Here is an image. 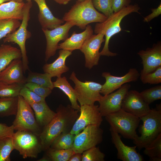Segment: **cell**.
Listing matches in <instances>:
<instances>
[{
  "label": "cell",
  "instance_id": "f35d334b",
  "mask_svg": "<svg viewBox=\"0 0 161 161\" xmlns=\"http://www.w3.org/2000/svg\"><path fill=\"white\" fill-rule=\"evenodd\" d=\"M19 95L29 104L40 102L45 100V99L38 96L24 86L20 90Z\"/></svg>",
  "mask_w": 161,
  "mask_h": 161
},
{
  "label": "cell",
  "instance_id": "e575fe53",
  "mask_svg": "<svg viewBox=\"0 0 161 161\" xmlns=\"http://www.w3.org/2000/svg\"><path fill=\"white\" fill-rule=\"evenodd\" d=\"M145 102L148 105L161 99V85L145 89L140 92Z\"/></svg>",
  "mask_w": 161,
  "mask_h": 161
},
{
  "label": "cell",
  "instance_id": "30bf717a",
  "mask_svg": "<svg viewBox=\"0 0 161 161\" xmlns=\"http://www.w3.org/2000/svg\"><path fill=\"white\" fill-rule=\"evenodd\" d=\"M103 131L100 126L91 124L87 126L75 135L72 149L75 153H82L100 144L103 141Z\"/></svg>",
  "mask_w": 161,
  "mask_h": 161
},
{
  "label": "cell",
  "instance_id": "e0dca14e",
  "mask_svg": "<svg viewBox=\"0 0 161 161\" xmlns=\"http://www.w3.org/2000/svg\"><path fill=\"white\" fill-rule=\"evenodd\" d=\"M142 60L143 68L140 76L154 71L161 66V42L159 41L151 48L141 50L137 53Z\"/></svg>",
  "mask_w": 161,
  "mask_h": 161
},
{
  "label": "cell",
  "instance_id": "681fc988",
  "mask_svg": "<svg viewBox=\"0 0 161 161\" xmlns=\"http://www.w3.org/2000/svg\"><path fill=\"white\" fill-rule=\"evenodd\" d=\"M24 0H12V1H14L16 2H23V1ZM29 0H27V1H28Z\"/></svg>",
  "mask_w": 161,
  "mask_h": 161
},
{
  "label": "cell",
  "instance_id": "ee69618b",
  "mask_svg": "<svg viewBox=\"0 0 161 161\" xmlns=\"http://www.w3.org/2000/svg\"><path fill=\"white\" fill-rule=\"evenodd\" d=\"M82 156L81 153H75L70 157L68 161H81Z\"/></svg>",
  "mask_w": 161,
  "mask_h": 161
},
{
  "label": "cell",
  "instance_id": "277c9868",
  "mask_svg": "<svg viewBox=\"0 0 161 161\" xmlns=\"http://www.w3.org/2000/svg\"><path fill=\"white\" fill-rule=\"evenodd\" d=\"M143 122L140 126V134L133 140V143L140 151L144 148L161 133V105L151 109L149 112L140 118Z\"/></svg>",
  "mask_w": 161,
  "mask_h": 161
},
{
  "label": "cell",
  "instance_id": "836d02e7",
  "mask_svg": "<svg viewBox=\"0 0 161 161\" xmlns=\"http://www.w3.org/2000/svg\"><path fill=\"white\" fill-rule=\"evenodd\" d=\"M144 148V154L150 158L161 157V133Z\"/></svg>",
  "mask_w": 161,
  "mask_h": 161
},
{
  "label": "cell",
  "instance_id": "ba28073f",
  "mask_svg": "<svg viewBox=\"0 0 161 161\" xmlns=\"http://www.w3.org/2000/svg\"><path fill=\"white\" fill-rule=\"evenodd\" d=\"M13 138L15 149L23 158H36L42 151L39 136L30 131H17Z\"/></svg>",
  "mask_w": 161,
  "mask_h": 161
},
{
  "label": "cell",
  "instance_id": "d590c367",
  "mask_svg": "<svg viewBox=\"0 0 161 161\" xmlns=\"http://www.w3.org/2000/svg\"><path fill=\"white\" fill-rule=\"evenodd\" d=\"M81 161H104L105 154L96 146L89 148L82 153Z\"/></svg>",
  "mask_w": 161,
  "mask_h": 161
},
{
  "label": "cell",
  "instance_id": "2e32d148",
  "mask_svg": "<svg viewBox=\"0 0 161 161\" xmlns=\"http://www.w3.org/2000/svg\"><path fill=\"white\" fill-rule=\"evenodd\" d=\"M101 76L105 79L106 82L102 85L100 93L105 95L114 92L126 83L137 81L140 73L136 69L131 68L123 76H114L108 72H103Z\"/></svg>",
  "mask_w": 161,
  "mask_h": 161
},
{
  "label": "cell",
  "instance_id": "6da1fadb",
  "mask_svg": "<svg viewBox=\"0 0 161 161\" xmlns=\"http://www.w3.org/2000/svg\"><path fill=\"white\" fill-rule=\"evenodd\" d=\"M79 111L71 105L61 104L56 110V114L51 121L43 128L39 136L42 151L49 148L55 139L63 132H69L79 115Z\"/></svg>",
  "mask_w": 161,
  "mask_h": 161
},
{
  "label": "cell",
  "instance_id": "7dc6e473",
  "mask_svg": "<svg viewBox=\"0 0 161 161\" xmlns=\"http://www.w3.org/2000/svg\"><path fill=\"white\" fill-rule=\"evenodd\" d=\"M149 160L151 161H161V157H154L150 158Z\"/></svg>",
  "mask_w": 161,
  "mask_h": 161
},
{
  "label": "cell",
  "instance_id": "44dd1931",
  "mask_svg": "<svg viewBox=\"0 0 161 161\" xmlns=\"http://www.w3.org/2000/svg\"><path fill=\"white\" fill-rule=\"evenodd\" d=\"M58 53V57L53 62L46 64L43 67L44 72L49 74L52 77H60L69 69L66 65L65 61L67 58L72 54V52L60 49Z\"/></svg>",
  "mask_w": 161,
  "mask_h": 161
},
{
  "label": "cell",
  "instance_id": "d6986e66",
  "mask_svg": "<svg viewBox=\"0 0 161 161\" xmlns=\"http://www.w3.org/2000/svg\"><path fill=\"white\" fill-rule=\"evenodd\" d=\"M24 73L22 60L15 59L0 72V81L24 85L26 82Z\"/></svg>",
  "mask_w": 161,
  "mask_h": 161
},
{
  "label": "cell",
  "instance_id": "7402d4cb",
  "mask_svg": "<svg viewBox=\"0 0 161 161\" xmlns=\"http://www.w3.org/2000/svg\"><path fill=\"white\" fill-rule=\"evenodd\" d=\"M93 30L92 27L88 25L85 30L77 33L73 32L71 36L68 37L64 42L58 44V49H62L72 52L76 49H80L85 41L93 35Z\"/></svg>",
  "mask_w": 161,
  "mask_h": 161
},
{
  "label": "cell",
  "instance_id": "7bdbcfd3",
  "mask_svg": "<svg viewBox=\"0 0 161 161\" xmlns=\"http://www.w3.org/2000/svg\"><path fill=\"white\" fill-rule=\"evenodd\" d=\"M152 13L149 15L144 18L143 21L145 22H148L152 19L157 17L161 14V3L156 8L151 9Z\"/></svg>",
  "mask_w": 161,
  "mask_h": 161
},
{
  "label": "cell",
  "instance_id": "5b68a950",
  "mask_svg": "<svg viewBox=\"0 0 161 161\" xmlns=\"http://www.w3.org/2000/svg\"><path fill=\"white\" fill-rule=\"evenodd\" d=\"M105 117L110 126V128L125 138L133 140L138 136L136 130L140 122L139 118L121 109Z\"/></svg>",
  "mask_w": 161,
  "mask_h": 161
},
{
  "label": "cell",
  "instance_id": "8d00e7d4",
  "mask_svg": "<svg viewBox=\"0 0 161 161\" xmlns=\"http://www.w3.org/2000/svg\"><path fill=\"white\" fill-rule=\"evenodd\" d=\"M92 1L95 8L102 12L107 18L114 13L112 0H92Z\"/></svg>",
  "mask_w": 161,
  "mask_h": 161
},
{
  "label": "cell",
  "instance_id": "b9f144b4",
  "mask_svg": "<svg viewBox=\"0 0 161 161\" xmlns=\"http://www.w3.org/2000/svg\"><path fill=\"white\" fill-rule=\"evenodd\" d=\"M131 0H112V8L114 12H117L130 4Z\"/></svg>",
  "mask_w": 161,
  "mask_h": 161
},
{
  "label": "cell",
  "instance_id": "4fadbf2b",
  "mask_svg": "<svg viewBox=\"0 0 161 161\" xmlns=\"http://www.w3.org/2000/svg\"><path fill=\"white\" fill-rule=\"evenodd\" d=\"M131 87L126 83L114 92L102 96L98 101V109L102 117L114 113L120 110L123 99Z\"/></svg>",
  "mask_w": 161,
  "mask_h": 161
},
{
  "label": "cell",
  "instance_id": "9c48e42d",
  "mask_svg": "<svg viewBox=\"0 0 161 161\" xmlns=\"http://www.w3.org/2000/svg\"><path fill=\"white\" fill-rule=\"evenodd\" d=\"M69 79L75 84L74 89L77 100L80 106L94 105L102 97L100 91L102 85L100 83L90 81H81L77 78L74 71L72 73Z\"/></svg>",
  "mask_w": 161,
  "mask_h": 161
},
{
  "label": "cell",
  "instance_id": "cb8c5ba5",
  "mask_svg": "<svg viewBox=\"0 0 161 161\" xmlns=\"http://www.w3.org/2000/svg\"><path fill=\"white\" fill-rule=\"evenodd\" d=\"M25 3L11 1L0 4V20L14 18L22 20Z\"/></svg>",
  "mask_w": 161,
  "mask_h": 161
},
{
  "label": "cell",
  "instance_id": "4316f807",
  "mask_svg": "<svg viewBox=\"0 0 161 161\" xmlns=\"http://www.w3.org/2000/svg\"><path fill=\"white\" fill-rule=\"evenodd\" d=\"M18 103V97H0V117H4L16 115Z\"/></svg>",
  "mask_w": 161,
  "mask_h": 161
},
{
  "label": "cell",
  "instance_id": "74e56055",
  "mask_svg": "<svg viewBox=\"0 0 161 161\" xmlns=\"http://www.w3.org/2000/svg\"><path fill=\"white\" fill-rule=\"evenodd\" d=\"M142 83L145 84H158L161 83V66L153 72L140 76Z\"/></svg>",
  "mask_w": 161,
  "mask_h": 161
},
{
  "label": "cell",
  "instance_id": "ab89813d",
  "mask_svg": "<svg viewBox=\"0 0 161 161\" xmlns=\"http://www.w3.org/2000/svg\"><path fill=\"white\" fill-rule=\"evenodd\" d=\"M24 86L38 96L45 99L52 92V90L49 88L32 83L27 82Z\"/></svg>",
  "mask_w": 161,
  "mask_h": 161
},
{
  "label": "cell",
  "instance_id": "c3c4849f",
  "mask_svg": "<svg viewBox=\"0 0 161 161\" xmlns=\"http://www.w3.org/2000/svg\"><path fill=\"white\" fill-rule=\"evenodd\" d=\"M12 0H0V4L6 1H9Z\"/></svg>",
  "mask_w": 161,
  "mask_h": 161
},
{
  "label": "cell",
  "instance_id": "603a6c76",
  "mask_svg": "<svg viewBox=\"0 0 161 161\" xmlns=\"http://www.w3.org/2000/svg\"><path fill=\"white\" fill-rule=\"evenodd\" d=\"M30 105L34 111L36 121L41 128L47 126L56 115V112L50 108L45 100Z\"/></svg>",
  "mask_w": 161,
  "mask_h": 161
},
{
  "label": "cell",
  "instance_id": "3957f363",
  "mask_svg": "<svg viewBox=\"0 0 161 161\" xmlns=\"http://www.w3.org/2000/svg\"><path fill=\"white\" fill-rule=\"evenodd\" d=\"M107 18L103 14L95 9L92 0H85L82 1H77L64 14L62 19L84 30L90 23H101Z\"/></svg>",
  "mask_w": 161,
  "mask_h": 161
},
{
  "label": "cell",
  "instance_id": "d6a6232c",
  "mask_svg": "<svg viewBox=\"0 0 161 161\" xmlns=\"http://www.w3.org/2000/svg\"><path fill=\"white\" fill-rule=\"evenodd\" d=\"M21 24L19 20L16 19L0 20V40L8 34L16 31Z\"/></svg>",
  "mask_w": 161,
  "mask_h": 161
},
{
  "label": "cell",
  "instance_id": "f6af8a7d",
  "mask_svg": "<svg viewBox=\"0 0 161 161\" xmlns=\"http://www.w3.org/2000/svg\"><path fill=\"white\" fill-rule=\"evenodd\" d=\"M60 4L66 5L72 0H53Z\"/></svg>",
  "mask_w": 161,
  "mask_h": 161
},
{
  "label": "cell",
  "instance_id": "ac0fdd59",
  "mask_svg": "<svg viewBox=\"0 0 161 161\" xmlns=\"http://www.w3.org/2000/svg\"><path fill=\"white\" fill-rule=\"evenodd\" d=\"M112 143L117 150V158L123 161H143L142 156L137 152L136 145L130 147L122 142L119 134L110 128Z\"/></svg>",
  "mask_w": 161,
  "mask_h": 161
},
{
  "label": "cell",
  "instance_id": "9a60e30c",
  "mask_svg": "<svg viewBox=\"0 0 161 161\" xmlns=\"http://www.w3.org/2000/svg\"><path fill=\"white\" fill-rule=\"evenodd\" d=\"M121 108L140 118L148 113L151 110L149 105L143 100L137 90H129L123 100Z\"/></svg>",
  "mask_w": 161,
  "mask_h": 161
},
{
  "label": "cell",
  "instance_id": "8fae6325",
  "mask_svg": "<svg viewBox=\"0 0 161 161\" xmlns=\"http://www.w3.org/2000/svg\"><path fill=\"white\" fill-rule=\"evenodd\" d=\"M80 112V114L74 124L70 131V133L76 135L89 125L100 126L103 119L98 105L94 104L81 106Z\"/></svg>",
  "mask_w": 161,
  "mask_h": 161
},
{
  "label": "cell",
  "instance_id": "f907efd6",
  "mask_svg": "<svg viewBox=\"0 0 161 161\" xmlns=\"http://www.w3.org/2000/svg\"><path fill=\"white\" fill-rule=\"evenodd\" d=\"M85 0H77L79 1H85Z\"/></svg>",
  "mask_w": 161,
  "mask_h": 161
},
{
  "label": "cell",
  "instance_id": "f1b7e54d",
  "mask_svg": "<svg viewBox=\"0 0 161 161\" xmlns=\"http://www.w3.org/2000/svg\"><path fill=\"white\" fill-rule=\"evenodd\" d=\"M75 135L70 132L62 133L55 139L50 148L58 150L72 148Z\"/></svg>",
  "mask_w": 161,
  "mask_h": 161
},
{
  "label": "cell",
  "instance_id": "4dcf8cb0",
  "mask_svg": "<svg viewBox=\"0 0 161 161\" xmlns=\"http://www.w3.org/2000/svg\"><path fill=\"white\" fill-rule=\"evenodd\" d=\"M24 85L18 84H7L0 81V97H17Z\"/></svg>",
  "mask_w": 161,
  "mask_h": 161
},
{
  "label": "cell",
  "instance_id": "1f68e13d",
  "mask_svg": "<svg viewBox=\"0 0 161 161\" xmlns=\"http://www.w3.org/2000/svg\"><path fill=\"white\" fill-rule=\"evenodd\" d=\"M46 155L52 161H68L75 153L72 148L67 149H55L49 148L46 151Z\"/></svg>",
  "mask_w": 161,
  "mask_h": 161
},
{
  "label": "cell",
  "instance_id": "5bb4252c",
  "mask_svg": "<svg viewBox=\"0 0 161 161\" xmlns=\"http://www.w3.org/2000/svg\"><path fill=\"white\" fill-rule=\"evenodd\" d=\"M104 36L102 33L93 34L85 41L80 49L84 54L86 68L91 69L98 64L100 56L99 50L105 41Z\"/></svg>",
  "mask_w": 161,
  "mask_h": 161
},
{
  "label": "cell",
  "instance_id": "bcb514c9",
  "mask_svg": "<svg viewBox=\"0 0 161 161\" xmlns=\"http://www.w3.org/2000/svg\"><path fill=\"white\" fill-rule=\"evenodd\" d=\"M38 161H50L51 160L49 158L46 154L43 156L42 158Z\"/></svg>",
  "mask_w": 161,
  "mask_h": 161
},
{
  "label": "cell",
  "instance_id": "484cf974",
  "mask_svg": "<svg viewBox=\"0 0 161 161\" xmlns=\"http://www.w3.org/2000/svg\"><path fill=\"white\" fill-rule=\"evenodd\" d=\"M54 88H57L62 91L68 97L71 103V106L75 110L80 112V106L77 103V100L74 88L70 85L65 77L57 78L53 82Z\"/></svg>",
  "mask_w": 161,
  "mask_h": 161
},
{
  "label": "cell",
  "instance_id": "60d3db41",
  "mask_svg": "<svg viewBox=\"0 0 161 161\" xmlns=\"http://www.w3.org/2000/svg\"><path fill=\"white\" fill-rule=\"evenodd\" d=\"M15 130L12 125L10 126L0 123V139L7 137H13Z\"/></svg>",
  "mask_w": 161,
  "mask_h": 161
},
{
  "label": "cell",
  "instance_id": "ffe728a7",
  "mask_svg": "<svg viewBox=\"0 0 161 161\" xmlns=\"http://www.w3.org/2000/svg\"><path fill=\"white\" fill-rule=\"evenodd\" d=\"M38 6L39 12L38 15L39 22L42 29H53L61 25L63 20L55 17L48 7L45 0H33Z\"/></svg>",
  "mask_w": 161,
  "mask_h": 161
},
{
  "label": "cell",
  "instance_id": "f546056e",
  "mask_svg": "<svg viewBox=\"0 0 161 161\" xmlns=\"http://www.w3.org/2000/svg\"><path fill=\"white\" fill-rule=\"evenodd\" d=\"M15 149L13 137L0 139V161H10V155Z\"/></svg>",
  "mask_w": 161,
  "mask_h": 161
},
{
  "label": "cell",
  "instance_id": "52a82bcc",
  "mask_svg": "<svg viewBox=\"0 0 161 161\" xmlns=\"http://www.w3.org/2000/svg\"><path fill=\"white\" fill-rule=\"evenodd\" d=\"M18 98L17 112L12 124L14 130L30 131L39 136L42 129L31 107L21 96L19 95Z\"/></svg>",
  "mask_w": 161,
  "mask_h": 161
},
{
  "label": "cell",
  "instance_id": "83f0119b",
  "mask_svg": "<svg viewBox=\"0 0 161 161\" xmlns=\"http://www.w3.org/2000/svg\"><path fill=\"white\" fill-rule=\"evenodd\" d=\"M52 78L47 73H41L30 71L28 76L26 78V82L34 83L52 90L54 87L51 80Z\"/></svg>",
  "mask_w": 161,
  "mask_h": 161
},
{
  "label": "cell",
  "instance_id": "7c38bea8",
  "mask_svg": "<svg viewBox=\"0 0 161 161\" xmlns=\"http://www.w3.org/2000/svg\"><path fill=\"white\" fill-rule=\"evenodd\" d=\"M74 25L69 22H66L52 30L43 29L46 41L45 60L46 62L55 55L58 49V43L61 41H64L69 36V32Z\"/></svg>",
  "mask_w": 161,
  "mask_h": 161
},
{
  "label": "cell",
  "instance_id": "7a4b0ae2",
  "mask_svg": "<svg viewBox=\"0 0 161 161\" xmlns=\"http://www.w3.org/2000/svg\"><path fill=\"white\" fill-rule=\"evenodd\" d=\"M140 7L137 4H130L120 10L114 12L103 22L97 23L95 26L94 32L96 34L102 33L105 36L103 47L100 52V56L114 57L117 55L116 53L111 52L109 49V43L111 38L121 30L120 26L123 19L127 15L134 12L140 13Z\"/></svg>",
  "mask_w": 161,
  "mask_h": 161
},
{
  "label": "cell",
  "instance_id": "d4e9b609",
  "mask_svg": "<svg viewBox=\"0 0 161 161\" xmlns=\"http://www.w3.org/2000/svg\"><path fill=\"white\" fill-rule=\"evenodd\" d=\"M20 49L10 44H2L0 46V73L13 60L21 59Z\"/></svg>",
  "mask_w": 161,
  "mask_h": 161
},
{
  "label": "cell",
  "instance_id": "8992f818",
  "mask_svg": "<svg viewBox=\"0 0 161 161\" xmlns=\"http://www.w3.org/2000/svg\"><path fill=\"white\" fill-rule=\"evenodd\" d=\"M32 6L31 0L27 1L23 9V18L21 25L17 30L8 34L3 39L4 43L11 42L17 44L22 55V61L24 73L29 69V61L26 48V42L31 36L27 29L30 18V10Z\"/></svg>",
  "mask_w": 161,
  "mask_h": 161
}]
</instances>
